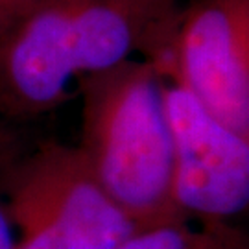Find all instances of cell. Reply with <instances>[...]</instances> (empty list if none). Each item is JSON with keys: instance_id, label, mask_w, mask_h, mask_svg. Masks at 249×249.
<instances>
[{"instance_id": "cell-2", "label": "cell", "mask_w": 249, "mask_h": 249, "mask_svg": "<svg viewBox=\"0 0 249 249\" xmlns=\"http://www.w3.org/2000/svg\"><path fill=\"white\" fill-rule=\"evenodd\" d=\"M81 90L78 148L104 192L137 229L187 220L174 203V146L159 65L127 59L83 78Z\"/></svg>"}, {"instance_id": "cell-7", "label": "cell", "mask_w": 249, "mask_h": 249, "mask_svg": "<svg viewBox=\"0 0 249 249\" xmlns=\"http://www.w3.org/2000/svg\"><path fill=\"white\" fill-rule=\"evenodd\" d=\"M45 0H0V36L8 30L17 18H20L28 9Z\"/></svg>"}, {"instance_id": "cell-8", "label": "cell", "mask_w": 249, "mask_h": 249, "mask_svg": "<svg viewBox=\"0 0 249 249\" xmlns=\"http://www.w3.org/2000/svg\"><path fill=\"white\" fill-rule=\"evenodd\" d=\"M0 249H15V231L2 207H0Z\"/></svg>"}, {"instance_id": "cell-4", "label": "cell", "mask_w": 249, "mask_h": 249, "mask_svg": "<svg viewBox=\"0 0 249 249\" xmlns=\"http://www.w3.org/2000/svg\"><path fill=\"white\" fill-rule=\"evenodd\" d=\"M159 65L174 146V203L187 220L227 223L249 211V137L225 124Z\"/></svg>"}, {"instance_id": "cell-1", "label": "cell", "mask_w": 249, "mask_h": 249, "mask_svg": "<svg viewBox=\"0 0 249 249\" xmlns=\"http://www.w3.org/2000/svg\"><path fill=\"white\" fill-rule=\"evenodd\" d=\"M174 0H45L0 36V98L22 113L57 106L76 78L115 69L166 24Z\"/></svg>"}, {"instance_id": "cell-5", "label": "cell", "mask_w": 249, "mask_h": 249, "mask_svg": "<svg viewBox=\"0 0 249 249\" xmlns=\"http://www.w3.org/2000/svg\"><path fill=\"white\" fill-rule=\"evenodd\" d=\"M151 46L209 111L249 137V0H188Z\"/></svg>"}, {"instance_id": "cell-3", "label": "cell", "mask_w": 249, "mask_h": 249, "mask_svg": "<svg viewBox=\"0 0 249 249\" xmlns=\"http://www.w3.org/2000/svg\"><path fill=\"white\" fill-rule=\"evenodd\" d=\"M15 249H113L137 229L92 176L80 148L48 144L30 157L4 209Z\"/></svg>"}, {"instance_id": "cell-6", "label": "cell", "mask_w": 249, "mask_h": 249, "mask_svg": "<svg viewBox=\"0 0 249 249\" xmlns=\"http://www.w3.org/2000/svg\"><path fill=\"white\" fill-rule=\"evenodd\" d=\"M113 249H249V234L227 223L179 220L139 229Z\"/></svg>"}]
</instances>
